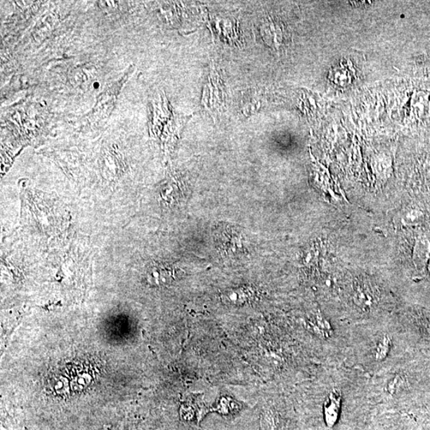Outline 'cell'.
Returning <instances> with one entry per match:
<instances>
[{"mask_svg": "<svg viewBox=\"0 0 430 430\" xmlns=\"http://www.w3.org/2000/svg\"><path fill=\"white\" fill-rule=\"evenodd\" d=\"M413 261L417 272L425 273L430 262V234L425 230L417 233L413 249Z\"/></svg>", "mask_w": 430, "mask_h": 430, "instance_id": "obj_1", "label": "cell"}, {"mask_svg": "<svg viewBox=\"0 0 430 430\" xmlns=\"http://www.w3.org/2000/svg\"><path fill=\"white\" fill-rule=\"evenodd\" d=\"M342 393L334 389L327 397L324 405V417L326 425L333 427L337 423L341 411Z\"/></svg>", "mask_w": 430, "mask_h": 430, "instance_id": "obj_2", "label": "cell"}, {"mask_svg": "<svg viewBox=\"0 0 430 430\" xmlns=\"http://www.w3.org/2000/svg\"><path fill=\"white\" fill-rule=\"evenodd\" d=\"M253 297L254 290L249 286L226 289L221 294L223 302L230 306H242L252 300Z\"/></svg>", "mask_w": 430, "mask_h": 430, "instance_id": "obj_3", "label": "cell"}, {"mask_svg": "<svg viewBox=\"0 0 430 430\" xmlns=\"http://www.w3.org/2000/svg\"><path fill=\"white\" fill-rule=\"evenodd\" d=\"M354 301L363 311H370L377 302V298L367 284L357 283L354 289Z\"/></svg>", "mask_w": 430, "mask_h": 430, "instance_id": "obj_4", "label": "cell"}, {"mask_svg": "<svg viewBox=\"0 0 430 430\" xmlns=\"http://www.w3.org/2000/svg\"><path fill=\"white\" fill-rule=\"evenodd\" d=\"M148 278L149 282L154 285L169 284L175 279V271L169 266L155 264L149 267Z\"/></svg>", "mask_w": 430, "mask_h": 430, "instance_id": "obj_5", "label": "cell"}, {"mask_svg": "<svg viewBox=\"0 0 430 430\" xmlns=\"http://www.w3.org/2000/svg\"><path fill=\"white\" fill-rule=\"evenodd\" d=\"M424 219L425 214L419 208L411 207L403 213L401 223L404 226H418L423 223Z\"/></svg>", "mask_w": 430, "mask_h": 430, "instance_id": "obj_6", "label": "cell"}, {"mask_svg": "<svg viewBox=\"0 0 430 430\" xmlns=\"http://www.w3.org/2000/svg\"><path fill=\"white\" fill-rule=\"evenodd\" d=\"M391 344V338L389 336L382 337L375 346L374 352V360L376 361L384 360L390 353Z\"/></svg>", "mask_w": 430, "mask_h": 430, "instance_id": "obj_7", "label": "cell"}, {"mask_svg": "<svg viewBox=\"0 0 430 430\" xmlns=\"http://www.w3.org/2000/svg\"><path fill=\"white\" fill-rule=\"evenodd\" d=\"M405 379L401 374H398L388 382L386 391L390 396H396L399 392H401L405 387Z\"/></svg>", "mask_w": 430, "mask_h": 430, "instance_id": "obj_8", "label": "cell"}, {"mask_svg": "<svg viewBox=\"0 0 430 430\" xmlns=\"http://www.w3.org/2000/svg\"><path fill=\"white\" fill-rule=\"evenodd\" d=\"M429 267H430V262H429Z\"/></svg>", "mask_w": 430, "mask_h": 430, "instance_id": "obj_9", "label": "cell"}]
</instances>
